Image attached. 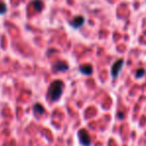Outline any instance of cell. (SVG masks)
<instances>
[{
  "instance_id": "obj_9",
  "label": "cell",
  "mask_w": 146,
  "mask_h": 146,
  "mask_svg": "<svg viewBox=\"0 0 146 146\" xmlns=\"http://www.w3.org/2000/svg\"><path fill=\"white\" fill-rule=\"evenodd\" d=\"M34 111L36 113H39V114H43L45 110H44V107H43L41 104L37 103L36 105H34Z\"/></svg>"
},
{
  "instance_id": "obj_2",
  "label": "cell",
  "mask_w": 146,
  "mask_h": 146,
  "mask_svg": "<svg viewBox=\"0 0 146 146\" xmlns=\"http://www.w3.org/2000/svg\"><path fill=\"white\" fill-rule=\"evenodd\" d=\"M124 64H125V61L121 58L117 59V60H115L113 63H112L111 67H110V75H111V77L113 78V79H115V78L118 77L119 73H120V71L122 70Z\"/></svg>"
},
{
  "instance_id": "obj_6",
  "label": "cell",
  "mask_w": 146,
  "mask_h": 146,
  "mask_svg": "<svg viewBox=\"0 0 146 146\" xmlns=\"http://www.w3.org/2000/svg\"><path fill=\"white\" fill-rule=\"evenodd\" d=\"M54 69L57 71H66L69 69V65L67 64L66 62H63V61H59L55 64Z\"/></svg>"
},
{
  "instance_id": "obj_1",
  "label": "cell",
  "mask_w": 146,
  "mask_h": 146,
  "mask_svg": "<svg viewBox=\"0 0 146 146\" xmlns=\"http://www.w3.org/2000/svg\"><path fill=\"white\" fill-rule=\"evenodd\" d=\"M64 83L62 80H55L51 83L48 90V96L52 101H57L63 94Z\"/></svg>"
},
{
  "instance_id": "obj_4",
  "label": "cell",
  "mask_w": 146,
  "mask_h": 146,
  "mask_svg": "<svg viewBox=\"0 0 146 146\" xmlns=\"http://www.w3.org/2000/svg\"><path fill=\"white\" fill-rule=\"evenodd\" d=\"M85 17L83 15H78L76 17H74V19H72L69 22V24L71 27L75 28V29H79V28H81L85 24Z\"/></svg>"
},
{
  "instance_id": "obj_7",
  "label": "cell",
  "mask_w": 146,
  "mask_h": 146,
  "mask_svg": "<svg viewBox=\"0 0 146 146\" xmlns=\"http://www.w3.org/2000/svg\"><path fill=\"white\" fill-rule=\"evenodd\" d=\"M33 6L35 7V9L37 10V11H41L43 8V2L41 1V0H34V1L32 2Z\"/></svg>"
},
{
  "instance_id": "obj_5",
  "label": "cell",
  "mask_w": 146,
  "mask_h": 146,
  "mask_svg": "<svg viewBox=\"0 0 146 146\" xmlns=\"http://www.w3.org/2000/svg\"><path fill=\"white\" fill-rule=\"evenodd\" d=\"M79 70L81 71V73H83L84 75H92V72H94V68H92V65L90 64H83L80 66Z\"/></svg>"
},
{
  "instance_id": "obj_8",
  "label": "cell",
  "mask_w": 146,
  "mask_h": 146,
  "mask_svg": "<svg viewBox=\"0 0 146 146\" xmlns=\"http://www.w3.org/2000/svg\"><path fill=\"white\" fill-rule=\"evenodd\" d=\"M145 74H146V70L144 68H138L136 70V72H135V78H136V79H140Z\"/></svg>"
},
{
  "instance_id": "obj_10",
  "label": "cell",
  "mask_w": 146,
  "mask_h": 146,
  "mask_svg": "<svg viewBox=\"0 0 146 146\" xmlns=\"http://www.w3.org/2000/svg\"><path fill=\"white\" fill-rule=\"evenodd\" d=\"M6 11H7V6H6L5 3L1 2V3H0V14L6 13Z\"/></svg>"
},
{
  "instance_id": "obj_11",
  "label": "cell",
  "mask_w": 146,
  "mask_h": 146,
  "mask_svg": "<svg viewBox=\"0 0 146 146\" xmlns=\"http://www.w3.org/2000/svg\"><path fill=\"white\" fill-rule=\"evenodd\" d=\"M118 119H123L124 118V115H123V113H121V112H119V114H118Z\"/></svg>"
},
{
  "instance_id": "obj_3",
  "label": "cell",
  "mask_w": 146,
  "mask_h": 146,
  "mask_svg": "<svg viewBox=\"0 0 146 146\" xmlns=\"http://www.w3.org/2000/svg\"><path fill=\"white\" fill-rule=\"evenodd\" d=\"M78 137H79L80 142L83 146H90L92 144V139H90V134L86 129H81L78 131Z\"/></svg>"
}]
</instances>
